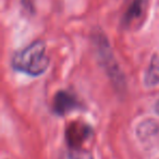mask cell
Returning <instances> with one entry per match:
<instances>
[{"mask_svg": "<svg viewBox=\"0 0 159 159\" xmlns=\"http://www.w3.org/2000/svg\"><path fill=\"white\" fill-rule=\"evenodd\" d=\"M68 139L71 148H80L89 139V128L81 124H72L68 130Z\"/></svg>", "mask_w": 159, "mask_h": 159, "instance_id": "cell-3", "label": "cell"}, {"mask_svg": "<svg viewBox=\"0 0 159 159\" xmlns=\"http://www.w3.org/2000/svg\"><path fill=\"white\" fill-rule=\"evenodd\" d=\"M145 82L147 86H155L159 84V57H155L150 63L149 69L146 72Z\"/></svg>", "mask_w": 159, "mask_h": 159, "instance_id": "cell-5", "label": "cell"}, {"mask_svg": "<svg viewBox=\"0 0 159 159\" xmlns=\"http://www.w3.org/2000/svg\"><path fill=\"white\" fill-rule=\"evenodd\" d=\"M156 111L159 113V100L157 102V104H156Z\"/></svg>", "mask_w": 159, "mask_h": 159, "instance_id": "cell-7", "label": "cell"}, {"mask_svg": "<svg viewBox=\"0 0 159 159\" xmlns=\"http://www.w3.org/2000/svg\"><path fill=\"white\" fill-rule=\"evenodd\" d=\"M79 107V102L68 92H59L55 96V99L52 102V109L57 115L64 116L66 113L71 112L72 110L76 109Z\"/></svg>", "mask_w": 159, "mask_h": 159, "instance_id": "cell-2", "label": "cell"}, {"mask_svg": "<svg viewBox=\"0 0 159 159\" xmlns=\"http://www.w3.org/2000/svg\"><path fill=\"white\" fill-rule=\"evenodd\" d=\"M144 12V0H133L124 16V22L131 24L133 21L139 20Z\"/></svg>", "mask_w": 159, "mask_h": 159, "instance_id": "cell-4", "label": "cell"}, {"mask_svg": "<svg viewBox=\"0 0 159 159\" xmlns=\"http://www.w3.org/2000/svg\"><path fill=\"white\" fill-rule=\"evenodd\" d=\"M66 159H92V156L81 148H71Z\"/></svg>", "mask_w": 159, "mask_h": 159, "instance_id": "cell-6", "label": "cell"}, {"mask_svg": "<svg viewBox=\"0 0 159 159\" xmlns=\"http://www.w3.org/2000/svg\"><path fill=\"white\" fill-rule=\"evenodd\" d=\"M48 66L49 58L46 55V46L40 40L19 51L13 58L14 68L32 76L43 74Z\"/></svg>", "mask_w": 159, "mask_h": 159, "instance_id": "cell-1", "label": "cell"}]
</instances>
